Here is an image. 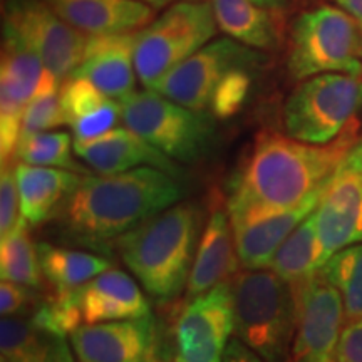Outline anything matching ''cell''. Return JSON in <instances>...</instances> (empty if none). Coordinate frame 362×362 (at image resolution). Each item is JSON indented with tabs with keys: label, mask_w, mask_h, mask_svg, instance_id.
<instances>
[{
	"label": "cell",
	"mask_w": 362,
	"mask_h": 362,
	"mask_svg": "<svg viewBox=\"0 0 362 362\" xmlns=\"http://www.w3.org/2000/svg\"><path fill=\"white\" fill-rule=\"evenodd\" d=\"M357 141L356 121L327 144L260 131L233 176L226 202L230 220L300 205L329 183Z\"/></svg>",
	"instance_id": "1"
},
{
	"label": "cell",
	"mask_w": 362,
	"mask_h": 362,
	"mask_svg": "<svg viewBox=\"0 0 362 362\" xmlns=\"http://www.w3.org/2000/svg\"><path fill=\"white\" fill-rule=\"evenodd\" d=\"M176 176L158 168L83 176L56 215L72 243L107 250V245L181 198Z\"/></svg>",
	"instance_id": "2"
},
{
	"label": "cell",
	"mask_w": 362,
	"mask_h": 362,
	"mask_svg": "<svg viewBox=\"0 0 362 362\" xmlns=\"http://www.w3.org/2000/svg\"><path fill=\"white\" fill-rule=\"evenodd\" d=\"M202 223L197 203L178 202L115 242L121 260L158 304H168L187 291Z\"/></svg>",
	"instance_id": "3"
},
{
	"label": "cell",
	"mask_w": 362,
	"mask_h": 362,
	"mask_svg": "<svg viewBox=\"0 0 362 362\" xmlns=\"http://www.w3.org/2000/svg\"><path fill=\"white\" fill-rule=\"evenodd\" d=\"M230 288L235 337L264 362L291 361L298 317L293 285L270 269H243Z\"/></svg>",
	"instance_id": "4"
},
{
	"label": "cell",
	"mask_w": 362,
	"mask_h": 362,
	"mask_svg": "<svg viewBox=\"0 0 362 362\" xmlns=\"http://www.w3.org/2000/svg\"><path fill=\"white\" fill-rule=\"evenodd\" d=\"M287 67L298 81L330 72L362 76L359 22L337 6L300 13L291 29Z\"/></svg>",
	"instance_id": "5"
},
{
	"label": "cell",
	"mask_w": 362,
	"mask_h": 362,
	"mask_svg": "<svg viewBox=\"0 0 362 362\" xmlns=\"http://www.w3.org/2000/svg\"><path fill=\"white\" fill-rule=\"evenodd\" d=\"M218 33L211 2H181L166 7L136 34L134 64L144 89L155 90L163 79L197 54Z\"/></svg>",
	"instance_id": "6"
},
{
	"label": "cell",
	"mask_w": 362,
	"mask_h": 362,
	"mask_svg": "<svg viewBox=\"0 0 362 362\" xmlns=\"http://www.w3.org/2000/svg\"><path fill=\"white\" fill-rule=\"evenodd\" d=\"M362 110V76L330 74L302 81L284 104L285 133L298 141L327 144L356 121Z\"/></svg>",
	"instance_id": "7"
},
{
	"label": "cell",
	"mask_w": 362,
	"mask_h": 362,
	"mask_svg": "<svg viewBox=\"0 0 362 362\" xmlns=\"http://www.w3.org/2000/svg\"><path fill=\"white\" fill-rule=\"evenodd\" d=\"M119 104L126 128L173 161L194 163L205 155L214 134L206 112L188 110L153 89L136 90Z\"/></svg>",
	"instance_id": "8"
},
{
	"label": "cell",
	"mask_w": 362,
	"mask_h": 362,
	"mask_svg": "<svg viewBox=\"0 0 362 362\" xmlns=\"http://www.w3.org/2000/svg\"><path fill=\"white\" fill-rule=\"evenodd\" d=\"M151 314L149 302L131 275L107 269L67 293H54L45 307V322L71 336L81 325L136 319Z\"/></svg>",
	"instance_id": "9"
},
{
	"label": "cell",
	"mask_w": 362,
	"mask_h": 362,
	"mask_svg": "<svg viewBox=\"0 0 362 362\" xmlns=\"http://www.w3.org/2000/svg\"><path fill=\"white\" fill-rule=\"evenodd\" d=\"M4 34L19 39L59 83L72 78L83 62L89 37L59 17L45 0H8Z\"/></svg>",
	"instance_id": "10"
},
{
	"label": "cell",
	"mask_w": 362,
	"mask_h": 362,
	"mask_svg": "<svg viewBox=\"0 0 362 362\" xmlns=\"http://www.w3.org/2000/svg\"><path fill=\"white\" fill-rule=\"evenodd\" d=\"M262 62L260 51L230 37L215 39L170 72L155 90L188 110L205 112L230 72L240 67L257 69Z\"/></svg>",
	"instance_id": "11"
},
{
	"label": "cell",
	"mask_w": 362,
	"mask_h": 362,
	"mask_svg": "<svg viewBox=\"0 0 362 362\" xmlns=\"http://www.w3.org/2000/svg\"><path fill=\"white\" fill-rule=\"evenodd\" d=\"M314 215L324 262L362 243V138L325 185Z\"/></svg>",
	"instance_id": "12"
},
{
	"label": "cell",
	"mask_w": 362,
	"mask_h": 362,
	"mask_svg": "<svg viewBox=\"0 0 362 362\" xmlns=\"http://www.w3.org/2000/svg\"><path fill=\"white\" fill-rule=\"evenodd\" d=\"M293 288L298 317L288 362H339L337 346L346 320L341 293L322 272Z\"/></svg>",
	"instance_id": "13"
},
{
	"label": "cell",
	"mask_w": 362,
	"mask_h": 362,
	"mask_svg": "<svg viewBox=\"0 0 362 362\" xmlns=\"http://www.w3.org/2000/svg\"><path fill=\"white\" fill-rule=\"evenodd\" d=\"M233 334L230 282L187 302L175 325V362H223Z\"/></svg>",
	"instance_id": "14"
},
{
	"label": "cell",
	"mask_w": 362,
	"mask_h": 362,
	"mask_svg": "<svg viewBox=\"0 0 362 362\" xmlns=\"http://www.w3.org/2000/svg\"><path fill=\"white\" fill-rule=\"evenodd\" d=\"M45 67L37 54L12 35L4 34L0 61V156L13 160L22 133V119L37 90Z\"/></svg>",
	"instance_id": "15"
},
{
	"label": "cell",
	"mask_w": 362,
	"mask_h": 362,
	"mask_svg": "<svg viewBox=\"0 0 362 362\" xmlns=\"http://www.w3.org/2000/svg\"><path fill=\"white\" fill-rule=\"evenodd\" d=\"M78 362H153L156 320L153 314L136 319L81 325L69 336Z\"/></svg>",
	"instance_id": "16"
},
{
	"label": "cell",
	"mask_w": 362,
	"mask_h": 362,
	"mask_svg": "<svg viewBox=\"0 0 362 362\" xmlns=\"http://www.w3.org/2000/svg\"><path fill=\"white\" fill-rule=\"evenodd\" d=\"M325 188V187H324ZM324 188L310 194L300 205L288 210L265 211L245 218L232 221L235 250H237L238 264L242 269L255 270L267 269L275 252L287 240L293 230L304 221L310 214H314Z\"/></svg>",
	"instance_id": "17"
},
{
	"label": "cell",
	"mask_w": 362,
	"mask_h": 362,
	"mask_svg": "<svg viewBox=\"0 0 362 362\" xmlns=\"http://www.w3.org/2000/svg\"><path fill=\"white\" fill-rule=\"evenodd\" d=\"M74 153L99 175L124 173L143 166L163 170L176 178L181 173L178 163L129 128H115L86 141L74 139Z\"/></svg>",
	"instance_id": "18"
},
{
	"label": "cell",
	"mask_w": 362,
	"mask_h": 362,
	"mask_svg": "<svg viewBox=\"0 0 362 362\" xmlns=\"http://www.w3.org/2000/svg\"><path fill=\"white\" fill-rule=\"evenodd\" d=\"M136 34H115L89 37L83 62L74 76L93 83L115 101H123L136 93L134 49Z\"/></svg>",
	"instance_id": "19"
},
{
	"label": "cell",
	"mask_w": 362,
	"mask_h": 362,
	"mask_svg": "<svg viewBox=\"0 0 362 362\" xmlns=\"http://www.w3.org/2000/svg\"><path fill=\"white\" fill-rule=\"evenodd\" d=\"M237 260L228 208L216 202L198 243L185 300H193L216 285L232 280L237 274Z\"/></svg>",
	"instance_id": "20"
},
{
	"label": "cell",
	"mask_w": 362,
	"mask_h": 362,
	"mask_svg": "<svg viewBox=\"0 0 362 362\" xmlns=\"http://www.w3.org/2000/svg\"><path fill=\"white\" fill-rule=\"evenodd\" d=\"M47 6L88 37L139 33L156 11L138 0H45Z\"/></svg>",
	"instance_id": "21"
},
{
	"label": "cell",
	"mask_w": 362,
	"mask_h": 362,
	"mask_svg": "<svg viewBox=\"0 0 362 362\" xmlns=\"http://www.w3.org/2000/svg\"><path fill=\"white\" fill-rule=\"evenodd\" d=\"M13 163L22 216L33 226L56 216L83 180L76 171L33 166L16 160Z\"/></svg>",
	"instance_id": "22"
},
{
	"label": "cell",
	"mask_w": 362,
	"mask_h": 362,
	"mask_svg": "<svg viewBox=\"0 0 362 362\" xmlns=\"http://www.w3.org/2000/svg\"><path fill=\"white\" fill-rule=\"evenodd\" d=\"M59 98L66 124L78 141L106 134L121 119L119 101L107 98L90 81L79 76H72L61 84Z\"/></svg>",
	"instance_id": "23"
},
{
	"label": "cell",
	"mask_w": 362,
	"mask_h": 362,
	"mask_svg": "<svg viewBox=\"0 0 362 362\" xmlns=\"http://www.w3.org/2000/svg\"><path fill=\"white\" fill-rule=\"evenodd\" d=\"M0 352L7 362H78L69 337L30 317H2Z\"/></svg>",
	"instance_id": "24"
},
{
	"label": "cell",
	"mask_w": 362,
	"mask_h": 362,
	"mask_svg": "<svg viewBox=\"0 0 362 362\" xmlns=\"http://www.w3.org/2000/svg\"><path fill=\"white\" fill-rule=\"evenodd\" d=\"M216 24L226 37L255 49L275 51L284 40L285 21L253 0H210Z\"/></svg>",
	"instance_id": "25"
},
{
	"label": "cell",
	"mask_w": 362,
	"mask_h": 362,
	"mask_svg": "<svg viewBox=\"0 0 362 362\" xmlns=\"http://www.w3.org/2000/svg\"><path fill=\"white\" fill-rule=\"evenodd\" d=\"M324 264L315 215L310 214L279 247L267 269L274 270L293 287H298L319 274Z\"/></svg>",
	"instance_id": "26"
},
{
	"label": "cell",
	"mask_w": 362,
	"mask_h": 362,
	"mask_svg": "<svg viewBox=\"0 0 362 362\" xmlns=\"http://www.w3.org/2000/svg\"><path fill=\"white\" fill-rule=\"evenodd\" d=\"M42 275L54 288V293H67L111 269L107 259L86 250L57 247L42 242L37 245Z\"/></svg>",
	"instance_id": "27"
},
{
	"label": "cell",
	"mask_w": 362,
	"mask_h": 362,
	"mask_svg": "<svg viewBox=\"0 0 362 362\" xmlns=\"http://www.w3.org/2000/svg\"><path fill=\"white\" fill-rule=\"evenodd\" d=\"M74 141L64 131H42V133L21 136L13 151V160L25 165L61 168L86 173L84 166L72 158Z\"/></svg>",
	"instance_id": "28"
},
{
	"label": "cell",
	"mask_w": 362,
	"mask_h": 362,
	"mask_svg": "<svg viewBox=\"0 0 362 362\" xmlns=\"http://www.w3.org/2000/svg\"><path fill=\"white\" fill-rule=\"evenodd\" d=\"M320 272L341 293L346 322L362 319V243L337 252Z\"/></svg>",
	"instance_id": "29"
},
{
	"label": "cell",
	"mask_w": 362,
	"mask_h": 362,
	"mask_svg": "<svg viewBox=\"0 0 362 362\" xmlns=\"http://www.w3.org/2000/svg\"><path fill=\"white\" fill-rule=\"evenodd\" d=\"M25 223L0 242V277L7 282L40 288L44 275L39 264V252Z\"/></svg>",
	"instance_id": "30"
},
{
	"label": "cell",
	"mask_w": 362,
	"mask_h": 362,
	"mask_svg": "<svg viewBox=\"0 0 362 362\" xmlns=\"http://www.w3.org/2000/svg\"><path fill=\"white\" fill-rule=\"evenodd\" d=\"M59 89H61V83L51 72L44 71L39 88L24 112L21 136L42 133V131H51L66 124Z\"/></svg>",
	"instance_id": "31"
},
{
	"label": "cell",
	"mask_w": 362,
	"mask_h": 362,
	"mask_svg": "<svg viewBox=\"0 0 362 362\" xmlns=\"http://www.w3.org/2000/svg\"><path fill=\"white\" fill-rule=\"evenodd\" d=\"M253 69L255 67H240L226 76L210 103L211 116L228 119L245 106L253 83Z\"/></svg>",
	"instance_id": "32"
},
{
	"label": "cell",
	"mask_w": 362,
	"mask_h": 362,
	"mask_svg": "<svg viewBox=\"0 0 362 362\" xmlns=\"http://www.w3.org/2000/svg\"><path fill=\"white\" fill-rule=\"evenodd\" d=\"M25 223L21 210V197L17 188L16 163H2L0 175V238L11 237Z\"/></svg>",
	"instance_id": "33"
},
{
	"label": "cell",
	"mask_w": 362,
	"mask_h": 362,
	"mask_svg": "<svg viewBox=\"0 0 362 362\" xmlns=\"http://www.w3.org/2000/svg\"><path fill=\"white\" fill-rule=\"evenodd\" d=\"M35 288L25 285L7 282L0 284V312L2 317H27L29 312H34L40 304V298L34 292Z\"/></svg>",
	"instance_id": "34"
},
{
	"label": "cell",
	"mask_w": 362,
	"mask_h": 362,
	"mask_svg": "<svg viewBox=\"0 0 362 362\" xmlns=\"http://www.w3.org/2000/svg\"><path fill=\"white\" fill-rule=\"evenodd\" d=\"M339 362H362V319L344 325L337 346Z\"/></svg>",
	"instance_id": "35"
},
{
	"label": "cell",
	"mask_w": 362,
	"mask_h": 362,
	"mask_svg": "<svg viewBox=\"0 0 362 362\" xmlns=\"http://www.w3.org/2000/svg\"><path fill=\"white\" fill-rule=\"evenodd\" d=\"M223 362H264L255 352H252L248 347L243 346L237 337L232 339L226 347Z\"/></svg>",
	"instance_id": "36"
},
{
	"label": "cell",
	"mask_w": 362,
	"mask_h": 362,
	"mask_svg": "<svg viewBox=\"0 0 362 362\" xmlns=\"http://www.w3.org/2000/svg\"><path fill=\"white\" fill-rule=\"evenodd\" d=\"M253 2L285 21V17H287V13L296 6L297 0H253Z\"/></svg>",
	"instance_id": "37"
},
{
	"label": "cell",
	"mask_w": 362,
	"mask_h": 362,
	"mask_svg": "<svg viewBox=\"0 0 362 362\" xmlns=\"http://www.w3.org/2000/svg\"><path fill=\"white\" fill-rule=\"evenodd\" d=\"M339 8H342L344 12H347L349 16L362 25V0H332Z\"/></svg>",
	"instance_id": "38"
},
{
	"label": "cell",
	"mask_w": 362,
	"mask_h": 362,
	"mask_svg": "<svg viewBox=\"0 0 362 362\" xmlns=\"http://www.w3.org/2000/svg\"><path fill=\"white\" fill-rule=\"evenodd\" d=\"M138 2L148 4V6H151L153 8H155V11H160V8L168 7L171 0H138Z\"/></svg>",
	"instance_id": "39"
},
{
	"label": "cell",
	"mask_w": 362,
	"mask_h": 362,
	"mask_svg": "<svg viewBox=\"0 0 362 362\" xmlns=\"http://www.w3.org/2000/svg\"><path fill=\"white\" fill-rule=\"evenodd\" d=\"M187 2H203V0H187Z\"/></svg>",
	"instance_id": "40"
},
{
	"label": "cell",
	"mask_w": 362,
	"mask_h": 362,
	"mask_svg": "<svg viewBox=\"0 0 362 362\" xmlns=\"http://www.w3.org/2000/svg\"><path fill=\"white\" fill-rule=\"evenodd\" d=\"M361 25V24H359ZM361 33H362V25H361Z\"/></svg>",
	"instance_id": "41"
},
{
	"label": "cell",
	"mask_w": 362,
	"mask_h": 362,
	"mask_svg": "<svg viewBox=\"0 0 362 362\" xmlns=\"http://www.w3.org/2000/svg\"><path fill=\"white\" fill-rule=\"evenodd\" d=\"M2 362H7V361H4V359H2Z\"/></svg>",
	"instance_id": "42"
}]
</instances>
